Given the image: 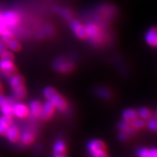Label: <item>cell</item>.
I'll return each mask as SVG.
<instances>
[{
	"label": "cell",
	"mask_w": 157,
	"mask_h": 157,
	"mask_svg": "<svg viewBox=\"0 0 157 157\" xmlns=\"http://www.w3.org/2000/svg\"><path fill=\"white\" fill-rule=\"evenodd\" d=\"M2 14L3 22L7 28L15 26L20 21L19 15L14 11H8Z\"/></svg>",
	"instance_id": "obj_1"
},
{
	"label": "cell",
	"mask_w": 157,
	"mask_h": 157,
	"mask_svg": "<svg viewBox=\"0 0 157 157\" xmlns=\"http://www.w3.org/2000/svg\"><path fill=\"white\" fill-rule=\"evenodd\" d=\"M0 70L6 76L11 77L17 74L18 70L13 62L0 60Z\"/></svg>",
	"instance_id": "obj_2"
},
{
	"label": "cell",
	"mask_w": 157,
	"mask_h": 157,
	"mask_svg": "<svg viewBox=\"0 0 157 157\" xmlns=\"http://www.w3.org/2000/svg\"><path fill=\"white\" fill-rule=\"evenodd\" d=\"M56 107L50 101H46L42 106V109L40 116L41 119L44 121L50 120L54 115Z\"/></svg>",
	"instance_id": "obj_3"
},
{
	"label": "cell",
	"mask_w": 157,
	"mask_h": 157,
	"mask_svg": "<svg viewBox=\"0 0 157 157\" xmlns=\"http://www.w3.org/2000/svg\"><path fill=\"white\" fill-rule=\"evenodd\" d=\"M48 101L52 102L56 108L61 111L65 110L67 107V102L64 96L60 94L58 91L54 94Z\"/></svg>",
	"instance_id": "obj_4"
},
{
	"label": "cell",
	"mask_w": 157,
	"mask_h": 157,
	"mask_svg": "<svg viewBox=\"0 0 157 157\" xmlns=\"http://www.w3.org/2000/svg\"><path fill=\"white\" fill-rule=\"evenodd\" d=\"M70 26L78 37L81 39H86L88 37L86 28L82 26L78 21L73 20L70 22Z\"/></svg>",
	"instance_id": "obj_5"
},
{
	"label": "cell",
	"mask_w": 157,
	"mask_h": 157,
	"mask_svg": "<svg viewBox=\"0 0 157 157\" xmlns=\"http://www.w3.org/2000/svg\"><path fill=\"white\" fill-rule=\"evenodd\" d=\"M88 149L90 153H94L98 151H106V145L104 141L99 140H94L88 143Z\"/></svg>",
	"instance_id": "obj_6"
},
{
	"label": "cell",
	"mask_w": 157,
	"mask_h": 157,
	"mask_svg": "<svg viewBox=\"0 0 157 157\" xmlns=\"http://www.w3.org/2000/svg\"><path fill=\"white\" fill-rule=\"evenodd\" d=\"M13 113L19 118L26 117L29 113V108L22 104H14L13 106Z\"/></svg>",
	"instance_id": "obj_7"
},
{
	"label": "cell",
	"mask_w": 157,
	"mask_h": 157,
	"mask_svg": "<svg viewBox=\"0 0 157 157\" xmlns=\"http://www.w3.org/2000/svg\"><path fill=\"white\" fill-rule=\"evenodd\" d=\"M9 84L12 89L17 90L18 88L24 86L25 84V79L23 76L16 74L11 77L9 80Z\"/></svg>",
	"instance_id": "obj_8"
},
{
	"label": "cell",
	"mask_w": 157,
	"mask_h": 157,
	"mask_svg": "<svg viewBox=\"0 0 157 157\" xmlns=\"http://www.w3.org/2000/svg\"><path fill=\"white\" fill-rule=\"evenodd\" d=\"M55 67L62 73H67L72 70L73 65L70 62H65L61 58H58L55 62Z\"/></svg>",
	"instance_id": "obj_9"
},
{
	"label": "cell",
	"mask_w": 157,
	"mask_h": 157,
	"mask_svg": "<svg viewBox=\"0 0 157 157\" xmlns=\"http://www.w3.org/2000/svg\"><path fill=\"white\" fill-rule=\"evenodd\" d=\"M6 136L7 137V138L10 141L15 143V142H17L18 140L20 139L21 134H20L18 128L16 126L11 125L9 127Z\"/></svg>",
	"instance_id": "obj_10"
},
{
	"label": "cell",
	"mask_w": 157,
	"mask_h": 157,
	"mask_svg": "<svg viewBox=\"0 0 157 157\" xmlns=\"http://www.w3.org/2000/svg\"><path fill=\"white\" fill-rule=\"evenodd\" d=\"M42 106L43 105L40 101L38 100H33L29 104V111L33 116L36 117H39L41 112Z\"/></svg>",
	"instance_id": "obj_11"
},
{
	"label": "cell",
	"mask_w": 157,
	"mask_h": 157,
	"mask_svg": "<svg viewBox=\"0 0 157 157\" xmlns=\"http://www.w3.org/2000/svg\"><path fill=\"white\" fill-rule=\"evenodd\" d=\"M22 143L26 145H29L33 143L36 140V136L32 131H25L20 136Z\"/></svg>",
	"instance_id": "obj_12"
},
{
	"label": "cell",
	"mask_w": 157,
	"mask_h": 157,
	"mask_svg": "<svg viewBox=\"0 0 157 157\" xmlns=\"http://www.w3.org/2000/svg\"><path fill=\"white\" fill-rule=\"evenodd\" d=\"M146 42L151 46L156 47L157 44V34L155 28H151L147 32L145 36Z\"/></svg>",
	"instance_id": "obj_13"
},
{
	"label": "cell",
	"mask_w": 157,
	"mask_h": 157,
	"mask_svg": "<svg viewBox=\"0 0 157 157\" xmlns=\"http://www.w3.org/2000/svg\"><path fill=\"white\" fill-rule=\"evenodd\" d=\"M14 101L13 100L7 99V103L2 107H0V109L4 115H7L11 117L13 114V106L14 105Z\"/></svg>",
	"instance_id": "obj_14"
},
{
	"label": "cell",
	"mask_w": 157,
	"mask_h": 157,
	"mask_svg": "<svg viewBox=\"0 0 157 157\" xmlns=\"http://www.w3.org/2000/svg\"><path fill=\"white\" fill-rule=\"evenodd\" d=\"M55 155H64L66 151V145L63 141H57L54 145Z\"/></svg>",
	"instance_id": "obj_15"
},
{
	"label": "cell",
	"mask_w": 157,
	"mask_h": 157,
	"mask_svg": "<svg viewBox=\"0 0 157 157\" xmlns=\"http://www.w3.org/2000/svg\"><path fill=\"white\" fill-rule=\"evenodd\" d=\"M86 29L87 32L88 37H90L95 40V39H96L98 37V36H99V31H98V29L95 25H94V24H88L86 27Z\"/></svg>",
	"instance_id": "obj_16"
},
{
	"label": "cell",
	"mask_w": 157,
	"mask_h": 157,
	"mask_svg": "<svg viewBox=\"0 0 157 157\" xmlns=\"http://www.w3.org/2000/svg\"><path fill=\"white\" fill-rule=\"evenodd\" d=\"M138 157H157V151L156 149L142 148L137 153Z\"/></svg>",
	"instance_id": "obj_17"
},
{
	"label": "cell",
	"mask_w": 157,
	"mask_h": 157,
	"mask_svg": "<svg viewBox=\"0 0 157 157\" xmlns=\"http://www.w3.org/2000/svg\"><path fill=\"white\" fill-rule=\"evenodd\" d=\"M138 117L137 111L134 109H127L122 113V117L124 120L128 121L130 122L134 120Z\"/></svg>",
	"instance_id": "obj_18"
},
{
	"label": "cell",
	"mask_w": 157,
	"mask_h": 157,
	"mask_svg": "<svg viewBox=\"0 0 157 157\" xmlns=\"http://www.w3.org/2000/svg\"><path fill=\"white\" fill-rule=\"evenodd\" d=\"M6 43L7 47H9L11 51L14 52H18L21 50V44H20L19 42L17 41L16 39H14L13 38H12L11 39H9V40L7 41Z\"/></svg>",
	"instance_id": "obj_19"
},
{
	"label": "cell",
	"mask_w": 157,
	"mask_h": 157,
	"mask_svg": "<svg viewBox=\"0 0 157 157\" xmlns=\"http://www.w3.org/2000/svg\"><path fill=\"white\" fill-rule=\"evenodd\" d=\"M26 94L27 91L25 86L21 87L14 90V97L17 100H22L26 97Z\"/></svg>",
	"instance_id": "obj_20"
},
{
	"label": "cell",
	"mask_w": 157,
	"mask_h": 157,
	"mask_svg": "<svg viewBox=\"0 0 157 157\" xmlns=\"http://www.w3.org/2000/svg\"><path fill=\"white\" fill-rule=\"evenodd\" d=\"M146 126V122L144 119H135L132 121H131V126L133 128L134 130H139L144 128Z\"/></svg>",
	"instance_id": "obj_21"
},
{
	"label": "cell",
	"mask_w": 157,
	"mask_h": 157,
	"mask_svg": "<svg viewBox=\"0 0 157 157\" xmlns=\"http://www.w3.org/2000/svg\"><path fill=\"white\" fill-rule=\"evenodd\" d=\"M137 115H138V116L144 120L149 119L152 116L151 111H150L149 109H148V108L147 107L141 108V109L139 110V111H137Z\"/></svg>",
	"instance_id": "obj_22"
},
{
	"label": "cell",
	"mask_w": 157,
	"mask_h": 157,
	"mask_svg": "<svg viewBox=\"0 0 157 157\" xmlns=\"http://www.w3.org/2000/svg\"><path fill=\"white\" fill-rule=\"evenodd\" d=\"M118 128H119V130L121 132H124L128 133L129 130L132 128L131 122L124 119L123 121H121L119 124H118Z\"/></svg>",
	"instance_id": "obj_23"
},
{
	"label": "cell",
	"mask_w": 157,
	"mask_h": 157,
	"mask_svg": "<svg viewBox=\"0 0 157 157\" xmlns=\"http://www.w3.org/2000/svg\"><path fill=\"white\" fill-rule=\"evenodd\" d=\"M57 90L55 88L52 86H47L43 90V95L47 100H50V98L55 94Z\"/></svg>",
	"instance_id": "obj_24"
},
{
	"label": "cell",
	"mask_w": 157,
	"mask_h": 157,
	"mask_svg": "<svg viewBox=\"0 0 157 157\" xmlns=\"http://www.w3.org/2000/svg\"><path fill=\"white\" fill-rule=\"evenodd\" d=\"M9 126L7 125L1 118H0V135L5 136L7 134Z\"/></svg>",
	"instance_id": "obj_25"
},
{
	"label": "cell",
	"mask_w": 157,
	"mask_h": 157,
	"mask_svg": "<svg viewBox=\"0 0 157 157\" xmlns=\"http://www.w3.org/2000/svg\"><path fill=\"white\" fill-rule=\"evenodd\" d=\"M2 58V60H7V61H11L13 62L14 60V56L13 54L9 52L6 51L5 52H3L2 54V55L0 56Z\"/></svg>",
	"instance_id": "obj_26"
},
{
	"label": "cell",
	"mask_w": 157,
	"mask_h": 157,
	"mask_svg": "<svg viewBox=\"0 0 157 157\" xmlns=\"http://www.w3.org/2000/svg\"><path fill=\"white\" fill-rule=\"evenodd\" d=\"M58 12L61 15L66 19H70L72 17L71 13L66 9H59Z\"/></svg>",
	"instance_id": "obj_27"
},
{
	"label": "cell",
	"mask_w": 157,
	"mask_h": 157,
	"mask_svg": "<svg viewBox=\"0 0 157 157\" xmlns=\"http://www.w3.org/2000/svg\"><path fill=\"white\" fill-rule=\"evenodd\" d=\"M9 30L5 24L2 18V14H0V35L2 36Z\"/></svg>",
	"instance_id": "obj_28"
},
{
	"label": "cell",
	"mask_w": 157,
	"mask_h": 157,
	"mask_svg": "<svg viewBox=\"0 0 157 157\" xmlns=\"http://www.w3.org/2000/svg\"><path fill=\"white\" fill-rule=\"evenodd\" d=\"M7 45L6 41L2 38H0V56L2 55L3 52L7 51Z\"/></svg>",
	"instance_id": "obj_29"
},
{
	"label": "cell",
	"mask_w": 157,
	"mask_h": 157,
	"mask_svg": "<svg viewBox=\"0 0 157 157\" xmlns=\"http://www.w3.org/2000/svg\"><path fill=\"white\" fill-rule=\"evenodd\" d=\"M148 127L151 130L155 132L157 128V123H156V120L155 119H153L149 120L148 122Z\"/></svg>",
	"instance_id": "obj_30"
},
{
	"label": "cell",
	"mask_w": 157,
	"mask_h": 157,
	"mask_svg": "<svg viewBox=\"0 0 157 157\" xmlns=\"http://www.w3.org/2000/svg\"><path fill=\"white\" fill-rule=\"evenodd\" d=\"M7 98L5 97L2 94H0V107H2L4 104H6L7 103Z\"/></svg>",
	"instance_id": "obj_31"
},
{
	"label": "cell",
	"mask_w": 157,
	"mask_h": 157,
	"mask_svg": "<svg viewBox=\"0 0 157 157\" xmlns=\"http://www.w3.org/2000/svg\"><path fill=\"white\" fill-rule=\"evenodd\" d=\"M128 138V134H126V132H122V133L119 135V139L122 141H124Z\"/></svg>",
	"instance_id": "obj_32"
},
{
	"label": "cell",
	"mask_w": 157,
	"mask_h": 157,
	"mask_svg": "<svg viewBox=\"0 0 157 157\" xmlns=\"http://www.w3.org/2000/svg\"><path fill=\"white\" fill-rule=\"evenodd\" d=\"M3 85H2V82H0V94H2L3 90Z\"/></svg>",
	"instance_id": "obj_33"
},
{
	"label": "cell",
	"mask_w": 157,
	"mask_h": 157,
	"mask_svg": "<svg viewBox=\"0 0 157 157\" xmlns=\"http://www.w3.org/2000/svg\"><path fill=\"white\" fill-rule=\"evenodd\" d=\"M53 157H66L64 155H55Z\"/></svg>",
	"instance_id": "obj_34"
}]
</instances>
